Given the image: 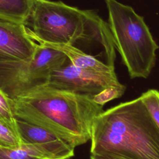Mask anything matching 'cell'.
<instances>
[{
    "label": "cell",
    "mask_w": 159,
    "mask_h": 159,
    "mask_svg": "<svg viewBox=\"0 0 159 159\" xmlns=\"http://www.w3.org/2000/svg\"><path fill=\"white\" fill-rule=\"evenodd\" d=\"M0 145L9 148H19L22 141L17 128L0 118Z\"/></svg>",
    "instance_id": "cell-11"
},
{
    "label": "cell",
    "mask_w": 159,
    "mask_h": 159,
    "mask_svg": "<svg viewBox=\"0 0 159 159\" xmlns=\"http://www.w3.org/2000/svg\"><path fill=\"white\" fill-rule=\"evenodd\" d=\"M90 140L91 155L159 159V127L140 96L99 114Z\"/></svg>",
    "instance_id": "cell-2"
},
{
    "label": "cell",
    "mask_w": 159,
    "mask_h": 159,
    "mask_svg": "<svg viewBox=\"0 0 159 159\" xmlns=\"http://www.w3.org/2000/svg\"><path fill=\"white\" fill-rule=\"evenodd\" d=\"M0 159H43L32 148L22 143L19 148L0 145Z\"/></svg>",
    "instance_id": "cell-12"
},
{
    "label": "cell",
    "mask_w": 159,
    "mask_h": 159,
    "mask_svg": "<svg viewBox=\"0 0 159 159\" xmlns=\"http://www.w3.org/2000/svg\"><path fill=\"white\" fill-rule=\"evenodd\" d=\"M12 99L16 118L45 128L76 147L91 139L93 121L104 111L89 97L45 84Z\"/></svg>",
    "instance_id": "cell-1"
},
{
    "label": "cell",
    "mask_w": 159,
    "mask_h": 159,
    "mask_svg": "<svg viewBox=\"0 0 159 159\" xmlns=\"http://www.w3.org/2000/svg\"><path fill=\"white\" fill-rule=\"evenodd\" d=\"M37 44L24 24L0 18V62L29 60Z\"/></svg>",
    "instance_id": "cell-8"
},
{
    "label": "cell",
    "mask_w": 159,
    "mask_h": 159,
    "mask_svg": "<svg viewBox=\"0 0 159 159\" xmlns=\"http://www.w3.org/2000/svg\"><path fill=\"white\" fill-rule=\"evenodd\" d=\"M108 26L115 48L131 78H147L154 68L159 48L143 17L117 0H105Z\"/></svg>",
    "instance_id": "cell-4"
},
{
    "label": "cell",
    "mask_w": 159,
    "mask_h": 159,
    "mask_svg": "<svg viewBox=\"0 0 159 159\" xmlns=\"http://www.w3.org/2000/svg\"><path fill=\"white\" fill-rule=\"evenodd\" d=\"M140 97L159 127V91L151 89Z\"/></svg>",
    "instance_id": "cell-13"
},
{
    "label": "cell",
    "mask_w": 159,
    "mask_h": 159,
    "mask_svg": "<svg viewBox=\"0 0 159 159\" xmlns=\"http://www.w3.org/2000/svg\"><path fill=\"white\" fill-rule=\"evenodd\" d=\"M37 42L40 45L62 52L67 57L70 61L76 67L99 72L109 73L115 71L114 66H109L106 63L98 60L96 57L86 53L75 46L48 43L40 41Z\"/></svg>",
    "instance_id": "cell-9"
},
{
    "label": "cell",
    "mask_w": 159,
    "mask_h": 159,
    "mask_svg": "<svg viewBox=\"0 0 159 159\" xmlns=\"http://www.w3.org/2000/svg\"><path fill=\"white\" fill-rule=\"evenodd\" d=\"M45 84L92 99L107 88L126 89L118 80L115 71L105 73L80 68L69 60L61 67L52 71Z\"/></svg>",
    "instance_id": "cell-6"
},
{
    "label": "cell",
    "mask_w": 159,
    "mask_h": 159,
    "mask_svg": "<svg viewBox=\"0 0 159 159\" xmlns=\"http://www.w3.org/2000/svg\"><path fill=\"white\" fill-rule=\"evenodd\" d=\"M16 127L22 143L43 159H70L75 155L73 143L45 128L17 118Z\"/></svg>",
    "instance_id": "cell-7"
},
{
    "label": "cell",
    "mask_w": 159,
    "mask_h": 159,
    "mask_svg": "<svg viewBox=\"0 0 159 159\" xmlns=\"http://www.w3.org/2000/svg\"><path fill=\"white\" fill-rule=\"evenodd\" d=\"M61 51L39 43L29 60L0 62V88L10 98H15L46 83L50 73L68 61Z\"/></svg>",
    "instance_id": "cell-5"
},
{
    "label": "cell",
    "mask_w": 159,
    "mask_h": 159,
    "mask_svg": "<svg viewBox=\"0 0 159 159\" xmlns=\"http://www.w3.org/2000/svg\"><path fill=\"white\" fill-rule=\"evenodd\" d=\"M90 159H122L120 158L107 155H91Z\"/></svg>",
    "instance_id": "cell-16"
},
{
    "label": "cell",
    "mask_w": 159,
    "mask_h": 159,
    "mask_svg": "<svg viewBox=\"0 0 159 159\" xmlns=\"http://www.w3.org/2000/svg\"><path fill=\"white\" fill-rule=\"evenodd\" d=\"M25 25L35 42L75 46L97 42L106 51L107 63L114 66L115 47L108 24L92 10H82L61 1L35 0Z\"/></svg>",
    "instance_id": "cell-3"
},
{
    "label": "cell",
    "mask_w": 159,
    "mask_h": 159,
    "mask_svg": "<svg viewBox=\"0 0 159 159\" xmlns=\"http://www.w3.org/2000/svg\"><path fill=\"white\" fill-rule=\"evenodd\" d=\"M0 118L16 127V118L12 108V99L0 88Z\"/></svg>",
    "instance_id": "cell-14"
},
{
    "label": "cell",
    "mask_w": 159,
    "mask_h": 159,
    "mask_svg": "<svg viewBox=\"0 0 159 159\" xmlns=\"http://www.w3.org/2000/svg\"><path fill=\"white\" fill-rule=\"evenodd\" d=\"M35 0H0V18L25 24Z\"/></svg>",
    "instance_id": "cell-10"
},
{
    "label": "cell",
    "mask_w": 159,
    "mask_h": 159,
    "mask_svg": "<svg viewBox=\"0 0 159 159\" xmlns=\"http://www.w3.org/2000/svg\"><path fill=\"white\" fill-rule=\"evenodd\" d=\"M125 89L114 87L107 88L95 96L93 100L98 104L104 106L109 101L120 97L124 93Z\"/></svg>",
    "instance_id": "cell-15"
}]
</instances>
